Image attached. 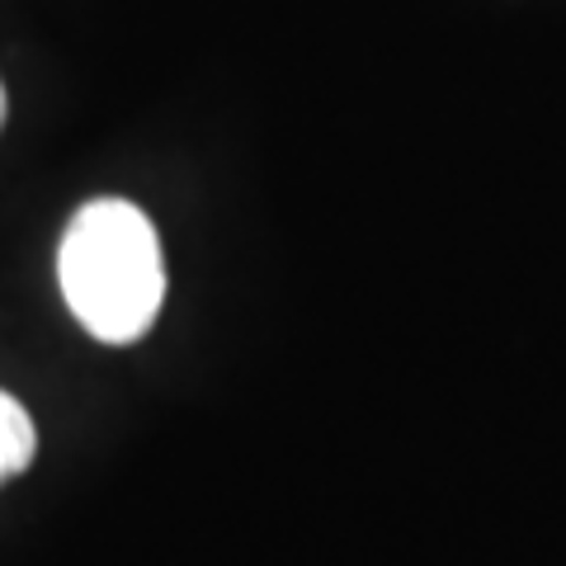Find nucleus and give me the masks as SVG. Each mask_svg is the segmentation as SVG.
<instances>
[{
  "label": "nucleus",
  "instance_id": "1",
  "mask_svg": "<svg viewBox=\"0 0 566 566\" xmlns=\"http://www.w3.org/2000/svg\"><path fill=\"white\" fill-rule=\"evenodd\" d=\"M57 279L71 316L95 340H142L166 303V260L151 218L128 199H91L62 232Z\"/></svg>",
  "mask_w": 566,
  "mask_h": 566
},
{
  "label": "nucleus",
  "instance_id": "2",
  "mask_svg": "<svg viewBox=\"0 0 566 566\" xmlns=\"http://www.w3.org/2000/svg\"><path fill=\"white\" fill-rule=\"evenodd\" d=\"M33 453H39L33 416L10 392H0V486H6L10 476H20L33 463Z\"/></svg>",
  "mask_w": 566,
  "mask_h": 566
},
{
  "label": "nucleus",
  "instance_id": "3",
  "mask_svg": "<svg viewBox=\"0 0 566 566\" xmlns=\"http://www.w3.org/2000/svg\"><path fill=\"white\" fill-rule=\"evenodd\" d=\"M0 128H6V85H0Z\"/></svg>",
  "mask_w": 566,
  "mask_h": 566
}]
</instances>
